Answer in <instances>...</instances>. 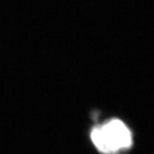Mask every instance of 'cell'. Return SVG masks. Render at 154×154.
Listing matches in <instances>:
<instances>
[{"instance_id": "1", "label": "cell", "mask_w": 154, "mask_h": 154, "mask_svg": "<svg viewBox=\"0 0 154 154\" xmlns=\"http://www.w3.org/2000/svg\"><path fill=\"white\" fill-rule=\"evenodd\" d=\"M89 137L100 154H127L135 144L131 128L119 118L108 119L94 125Z\"/></svg>"}]
</instances>
